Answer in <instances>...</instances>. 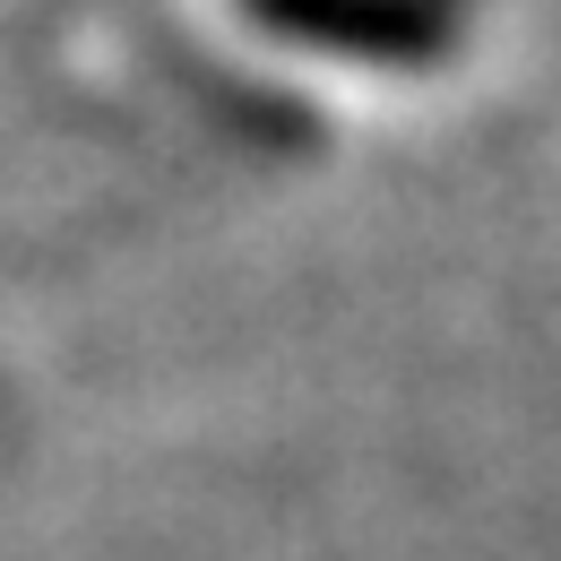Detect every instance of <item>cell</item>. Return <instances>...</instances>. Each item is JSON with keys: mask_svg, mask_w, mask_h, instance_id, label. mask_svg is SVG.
Listing matches in <instances>:
<instances>
[{"mask_svg": "<svg viewBox=\"0 0 561 561\" xmlns=\"http://www.w3.org/2000/svg\"><path fill=\"white\" fill-rule=\"evenodd\" d=\"M268 26H294L311 44H346V53H423L440 26L415 0H260Z\"/></svg>", "mask_w": 561, "mask_h": 561, "instance_id": "obj_1", "label": "cell"}]
</instances>
